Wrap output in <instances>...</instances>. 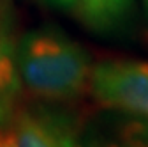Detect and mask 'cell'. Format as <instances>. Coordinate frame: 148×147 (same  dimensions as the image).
<instances>
[{
  "label": "cell",
  "mask_w": 148,
  "mask_h": 147,
  "mask_svg": "<svg viewBox=\"0 0 148 147\" xmlns=\"http://www.w3.org/2000/svg\"><path fill=\"white\" fill-rule=\"evenodd\" d=\"M134 0H78V12L83 21L97 32L120 27L131 14Z\"/></svg>",
  "instance_id": "5b68a950"
},
{
  "label": "cell",
  "mask_w": 148,
  "mask_h": 147,
  "mask_svg": "<svg viewBox=\"0 0 148 147\" xmlns=\"http://www.w3.org/2000/svg\"><path fill=\"white\" fill-rule=\"evenodd\" d=\"M21 85L34 98L67 103L88 90L92 62L86 50L55 27L34 28L18 39Z\"/></svg>",
  "instance_id": "6da1fadb"
},
{
  "label": "cell",
  "mask_w": 148,
  "mask_h": 147,
  "mask_svg": "<svg viewBox=\"0 0 148 147\" xmlns=\"http://www.w3.org/2000/svg\"><path fill=\"white\" fill-rule=\"evenodd\" d=\"M48 2L64 9H78V0H48Z\"/></svg>",
  "instance_id": "8992f818"
},
{
  "label": "cell",
  "mask_w": 148,
  "mask_h": 147,
  "mask_svg": "<svg viewBox=\"0 0 148 147\" xmlns=\"http://www.w3.org/2000/svg\"><path fill=\"white\" fill-rule=\"evenodd\" d=\"M21 90L14 11L11 0H0V128L21 106Z\"/></svg>",
  "instance_id": "277c9868"
},
{
  "label": "cell",
  "mask_w": 148,
  "mask_h": 147,
  "mask_svg": "<svg viewBox=\"0 0 148 147\" xmlns=\"http://www.w3.org/2000/svg\"><path fill=\"white\" fill-rule=\"evenodd\" d=\"M143 4H145V7H146V12H148V0H143Z\"/></svg>",
  "instance_id": "52a82bcc"
},
{
  "label": "cell",
  "mask_w": 148,
  "mask_h": 147,
  "mask_svg": "<svg viewBox=\"0 0 148 147\" xmlns=\"http://www.w3.org/2000/svg\"><path fill=\"white\" fill-rule=\"evenodd\" d=\"M88 92L102 108L148 121V62L104 60L92 66Z\"/></svg>",
  "instance_id": "7a4b0ae2"
},
{
  "label": "cell",
  "mask_w": 148,
  "mask_h": 147,
  "mask_svg": "<svg viewBox=\"0 0 148 147\" xmlns=\"http://www.w3.org/2000/svg\"><path fill=\"white\" fill-rule=\"evenodd\" d=\"M81 122L72 114L48 106H20L0 128V147H65L76 145Z\"/></svg>",
  "instance_id": "3957f363"
}]
</instances>
